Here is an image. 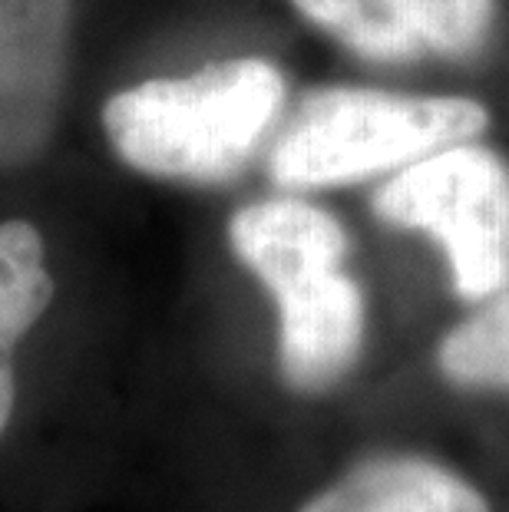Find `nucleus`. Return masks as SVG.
I'll use <instances>...</instances> for the list:
<instances>
[{"mask_svg": "<svg viewBox=\"0 0 509 512\" xmlns=\"http://www.w3.org/2000/svg\"><path fill=\"white\" fill-rule=\"evenodd\" d=\"M285 100L278 67L238 57L110 96L103 129L116 156L143 176L222 185L255 159L281 123Z\"/></svg>", "mask_w": 509, "mask_h": 512, "instance_id": "nucleus-1", "label": "nucleus"}, {"mask_svg": "<svg viewBox=\"0 0 509 512\" xmlns=\"http://www.w3.org/2000/svg\"><path fill=\"white\" fill-rule=\"evenodd\" d=\"M232 252L278 304V364L298 394H321L364 344V294L344 271L348 235L318 205L255 202L229 222Z\"/></svg>", "mask_w": 509, "mask_h": 512, "instance_id": "nucleus-2", "label": "nucleus"}, {"mask_svg": "<svg viewBox=\"0 0 509 512\" xmlns=\"http://www.w3.org/2000/svg\"><path fill=\"white\" fill-rule=\"evenodd\" d=\"M486 123L483 106L463 96L328 86L301 96L281 123L268 172L281 189H338L473 143Z\"/></svg>", "mask_w": 509, "mask_h": 512, "instance_id": "nucleus-3", "label": "nucleus"}, {"mask_svg": "<svg viewBox=\"0 0 509 512\" xmlns=\"http://www.w3.org/2000/svg\"><path fill=\"white\" fill-rule=\"evenodd\" d=\"M374 212L437 238L463 301L509 288V169L493 149L457 143L417 159L377 189Z\"/></svg>", "mask_w": 509, "mask_h": 512, "instance_id": "nucleus-4", "label": "nucleus"}, {"mask_svg": "<svg viewBox=\"0 0 509 512\" xmlns=\"http://www.w3.org/2000/svg\"><path fill=\"white\" fill-rule=\"evenodd\" d=\"M73 0H0V172L50 146L67 83Z\"/></svg>", "mask_w": 509, "mask_h": 512, "instance_id": "nucleus-5", "label": "nucleus"}, {"mask_svg": "<svg viewBox=\"0 0 509 512\" xmlns=\"http://www.w3.org/2000/svg\"><path fill=\"white\" fill-rule=\"evenodd\" d=\"M314 27L371 63L473 57L490 37L496 0H291Z\"/></svg>", "mask_w": 509, "mask_h": 512, "instance_id": "nucleus-6", "label": "nucleus"}, {"mask_svg": "<svg viewBox=\"0 0 509 512\" xmlns=\"http://www.w3.org/2000/svg\"><path fill=\"white\" fill-rule=\"evenodd\" d=\"M298 512H490L467 479L420 456H377L308 499Z\"/></svg>", "mask_w": 509, "mask_h": 512, "instance_id": "nucleus-7", "label": "nucleus"}, {"mask_svg": "<svg viewBox=\"0 0 509 512\" xmlns=\"http://www.w3.org/2000/svg\"><path fill=\"white\" fill-rule=\"evenodd\" d=\"M57 285L47 271V248L30 222H0V437L17 403V344L50 308Z\"/></svg>", "mask_w": 509, "mask_h": 512, "instance_id": "nucleus-8", "label": "nucleus"}, {"mask_svg": "<svg viewBox=\"0 0 509 512\" xmlns=\"http://www.w3.org/2000/svg\"><path fill=\"white\" fill-rule=\"evenodd\" d=\"M437 364L460 387L509 390V288L443 337Z\"/></svg>", "mask_w": 509, "mask_h": 512, "instance_id": "nucleus-9", "label": "nucleus"}]
</instances>
